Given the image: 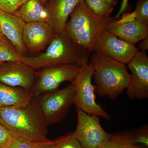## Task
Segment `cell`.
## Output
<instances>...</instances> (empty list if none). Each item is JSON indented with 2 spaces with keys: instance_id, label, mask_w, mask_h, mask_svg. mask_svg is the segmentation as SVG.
Masks as SVG:
<instances>
[{
  "instance_id": "1",
  "label": "cell",
  "mask_w": 148,
  "mask_h": 148,
  "mask_svg": "<svg viewBox=\"0 0 148 148\" xmlns=\"http://www.w3.org/2000/svg\"><path fill=\"white\" fill-rule=\"evenodd\" d=\"M89 53L74 42L65 30L56 35L44 52L34 56L20 55V59L34 70L61 65L83 67L88 64Z\"/></svg>"
},
{
  "instance_id": "2",
  "label": "cell",
  "mask_w": 148,
  "mask_h": 148,
  "mask_svg": "<svg viewBox=\"0 0 148 148\" xmlns=\"http://www.w3.org/2000/svg\"><path fill=\"white\" fill-rule=\"evenodd\" d=\"M0 123L18 137L34 142L47 140L48 125L35 99L23 108H0Z\"/></svg>"
},
{
  "instance_id": "3",
  "label": "cell",
  "mask_w": 148,
  "mask_h": 148,
  "mask_svg": "<svg viewBox=\"0 0 148 148\" xmlns=\"http://www.w3.org/2000/svg\"><path fill=\"white\" fill-rule=\"evenodd\" d=\"M95 83V93L116 100L129 85L130 74L125 64L104 56L94 53L90 58Z\"/></svg>"
},
{
  "instance_id": "4",
  "label": "cell",
  "mask_w": 148,
  "mask_h": 148,
  "mask_svg": "<svg viewBox=\"0 0 148 148\" xmlns=\"http://www.w3.org/2000/svg\"><path fill=\"white\" fill-rule=\"evenodd\" d=\"M70 16L65 31L74 42L90 53L101 32L115 18L95 14L84 0L76 6Z\"/></svg>"
},
{
  "instance_id": "5",
  "label": "cell",
  "mask_w": 148,
  "mask_h": 148,
  "mask_svg": "<svg viewBox=\"0 0 148 148\" xmlns=\"http://www.w3.org/2000/svg\"><path fill=\"white\" fill-rule=\"evenodd\" d=\"M75 86L73 83L62 89L44 94L37 99V103L47 125L64 120L73 104Z\"/></svg>"
},
{
  "instance_id": "6",
  "label": "cell",
  "mask_w": 148,
  "mask_h": 148,
  "mask_svg": "<svg viewBox=\"0 0 148 148\" xmlns=\"http://www.w3.org/2000/svg\"><path fill=\"white\" fill-rule=\"evenodd\" d=\"M82 67L76 65H61L40 69L36 72L34 84L30 90L32 98L36 99L46 93L58 89L65 82L73 83Z\"/></svg>"
},
{
  "instance_id": "7",
  "label": "cell",
  "mask_w": 148,
  "mask_h": 148,
  "mask_svg": "<svg viewBox=\"0 0 148 148\" xmlns=\"http://www.w3.org/2000/svg\"><path fill=\"white\" fill-rule=\"evenodd\" d=\"M93 71L90 64L82 67L73 83L75 86L73 104L76 108L88 114L111 119L110 116L98 104L95 100V86L92 84Z\"/></svg>"
},
{
  "instance_id": "8",
  "label": "cell",
  "mask_w": 148,
  "mask_h": 148,
  "mask_svg": "<svg viewBox=\"0 0 148 148\" xmlns=\"http://www.w3.org/2000/svg\"><path fill=\"white\" fill-rule=\"evenodd\" d=\"M77 123L74 135L82 148H102L110 134L101 126L99 116L76 108Z\"/></svg>"
},
{
  "instance_id": "9",
  "label": "cell",
  "mask_w": 148,
  "mask_h": 148,
  "mask_svg": "<svg viewBox=\"0 0 148 148\" xmlns=\"http://www.w3.org/2000/svg\"><path fill=\"white\" fill-rule=\"evenodd\" d=\"M139 51L130 43L103 29L93 45L92 52L127 65Z\"/></svg>"
},
{
  "instance_id": "10",
  "label": "cell",
  "mask_w": 148,
  "mask_h": 148,
  "mask_svg": "<svg viewBox=\"0 0 148 148\" xmlns=\"http://www.w3.org/2000/svg\"><path fill=\"white\" fill-rule=\"evenodd\" d=\"M127 65L131 72L126 88L127 97L132 100L148 99V57L146 52L138 51Z\"/></svg>"
},
{
  "instance_id": "11",
  "label": "cell",
  "mask_w": 148,
  "mask_h": 148,
  "mask_svg": "<svg viewBox=\"0 0 148 148\" xmlns=\"http://www.w3.org/2000/svg\"><path fill=\"white\" fill-rule=\"evenodd\" d=\"M36 78V71L21 62L0 64V82L31 90Z\"/></svg>"
},
{
  "instance_id": "12",
  "label": "cell",
  "mask_w": 148,
  "mask_h": 148,
  "mask_svg": "<svg viewBox=\"0 0 148 148\" xmlns=\"http://www.w3.org/2000/svg\"><path fill=\"white\" fill-rule=\"evenodd\" d=\"M55 36L47 23H26L23 31V40L30 56H34L45 50Z\"/></svg>"
},
{
  "instance_id": "13",
  "label": "cell",
  "mask_w": 148,
  "mask_h": 148,
  "mask_svg": "<svg viewBox=\"0 0 148 148\" xmlns=\"http://www.w3.org/2000/svg\"><path fill=\"white\" fill-rule=\"evenodd\" d=\"M105 30L111 34L135 45L148 37V25L136 19L118 20L115 18L106 26Z\"/></svg>"
},
{
  "instance_id": "14",
  "label": "cell",
  "mask_w": 148,
  "mask_h": 148,
  "mask_svg": "<svg viewBox=\"0 0 148 148\" xmlns=\"http://www.w3.org/2000/svg\"><path fill=\"white\" fill-rule=\"evenodd\" d=\"M26 23L13 14L0 10V30L3 34L12 43L18 53L28 56L27 48L23 40V33Z\"/></svg>"
},
{
  "instance_id": "15",
  "label": "cell",
  "mask_w": 148,
  "mask_h": 148,
  "mask_svg": "<svg viewBox=\"0 0 148 148\" xmlns=\"http://www.w3.org/2000/svg\"><path fill=\"white\" fill-rule=\"evenodd\" d=\"M83 0H50L47 3L48 24L55 35L65 31L68 18Z\"/></svg>"
},
{
  "instance_id": "16",
  "label": "cell",
  "mask_w": 148,
  "mask_h": 148,
  "mask_svg": "<svg viewBox=\"0 0 148 148\" xmlns=\"http://www.w3.org/2000/svg\"><path fill=\"white\" fill-rule=\"evenodd\" d=\"M32 100L30 90L0 82V108H23L28 106Z\"/></svg>"
},
{
  "instance_id": "17",
  "label": "cell",
  "mask_w": 148,
  "mask_h": 148,
  "mask_svg": "<svg viewBox=\"0 0 148 148\" xmlns=\"http://www.w3.org/2000/svg\"><path fill=\"white\" fill-rule=\"evenodd\" d=\"M13 14L21 18L26 23H48L46 7L43 5L40 0H27Z\"/></svg>"
},
{
  "instance_id": "18",
  "label": "cell",
  "mask_w": 148,
  "mask_h": 148,
  "mask_svg": "<svg viewBox=\"0 0 148 148\" xmlns=\"http://www.w3.org/2000/svg\"><path fill=\"white\" fill-rule=\"evenodd\" d=\"M102 148H146L135 144L131 132H123L115 134H110L108 140Z\"/></svg>"
},
{
  "instance_id": "19",
  "label": "cell",
  "mask_w": 148,
  "mask_h": 148,
  "mask_svg": "<svg viewBox=\"0 0 148 148\" xmlns=\"http://www.w3.org/2000/svg\"><path fill=\"white\" fill-rule=\"evenodd\" d=\"M21 62L17 49L1 32L0 33V63Z\"/></svg>"
},
{
  "instance_id": "20",
  "label": "cell",
  "mask_w": 148,
  "mask_h": 148,
  "mask_svg": "<svg viewBox=\"0 0 148 148\" xmlns=\"http://www.w3.org/2000/svg\"><path fill=\"white\" fill-rule=\"evenodd\" d=\"M88 6L98 16L102 17H110L114 10L105 0H84Z\"/></svg>"
},
{
  "instance_id": "21",
  "label": "cell",
  "mask_w": 148,
  "mask_h": 148,
  "mask_svg": "<svg viewBox=\"0 0 148 148\" xmlns=\"http://www.w3.org/2000/svg\"><path fill=\"white\" fill-rule=\"evenodd\" d=\"M55 148H82L73 132H68L55 140Z\"/></svg>"
},
{
  "instance_id": "22",
  "label": "cell",
  "mask_w": 148,
  "mask_h": 148,
  "mask_svg": "<svg viewBox=\"0 0 148 148\" xmlns=\"http://www.w3.org/2000/svg\"><path fill=\"white\" fill-rule=\"evenodd\" d=\"M134 13L136 20L148 25V0H138Z\"/></svg>"
},
{
  "instance_id": "23",
  "label": "cell",
  "mask_w": 148,
  "mask_h": 148,
  "mask_svg": "<svg viewBox=\"0 0 148 148\" xmlns=\"http://www.w3.org/2000/svg\"><path fill=\"white\" fill-rule=\"evenodd\" d=\"M18 136L0 123V148H9Z\"/></svg>"
},
{
  "instance_id": "24",
  "label": "cell",
  "mask_w": 148,
  "mask_h": 148,
  "mask_svg": "<svg viewBox=\"0 0 148 148\" xmlns=\"http://www.w3.org/2000/svg\"><path fill=\"white\" fill-rule=\"evenodd\" d=\"M27 0H0V10L13 14Z\"/></svg>"
},
{
  "instance_id": "25",
  "label": "cell",
  "mask_w": 148,
  "mask_h": 148,
  "mask_svg": "<svg viewBox=\"0 0 148 148\" xmlns=\"http://www.w3.org/2000/svg\"><path fill=\"white\" fill-rule=\"evenodd\" d=\"M133 142L136 145H142L143 147H148V129L146 126L135 132H131Z\"/></svg>"
},
{
  "instance_id": "26",
  "label": "cell",
  "mask_w": 148,
  "mask_h": 148,
  "mask_svg": "<svg viewBox=\"0 0 148 148\" xmlns=\"http://www.w3.org/2000/svg\"><path fill=\"white\" fill-rule=\"evenodd\" d=\"M36 142L18 137L9 148H34Z\"/></svg>"
},
{
  "instance_id": "27",
  "label": "cell",
  "mask_w": 148,
  "mask_h": 148,
  "mask_svg": "<svg viewBox=\"0 0 148 148\" xmlns=\"http://www.w3.org/2000/svg\"><path fill=\"white\" fill-rule=\"evenodd\" d=\"M55 140H47L42 142H36L34 148H55Z\"/></svg>"
},
{
  "instance_id": "28",
  "label": "cell",
  "mask_w": 148,
  "mask_h": 148,
  "mask_svg": "<svg viewBox=\"0 0 148 148\" xmlns=\"http://www.w3.org/2000/svg\"><path fill=\"white\" fill-rule=\"evenodd\" d=\"M128 6V0H122L121 5L120 8L118 13H117L116 16L115 18L116 19H118L120 17L121 14L124 13L126 9L127 8Z\"/></svg>"
},
{
  "instance_id": "29",
  "label": "cell",
  "mask_w": 148,
  "mask_h": 148,
  "mask_svg": "<svg viewBox=\"0 0 148 148\" xmlns=\"http://www.w3.org/2000/svg\"><path fill=\"white\" fill-rule=\"evenodd\" d=\"M138 49L145 52L148 50V37L141 41L138 46Z\"/></svg>"
},
{
  "instance_id": "30",
  "label": "cell",
  "mask_w": 148,
  "mask_h": 148,
  "mask_svg": "<svg viewBox=\"0 0 148 148\" xmlns=\"http://www.w3.org/2000/svg\"><path fill=\"white\" fill-rule=\"evenodd\" d=\"M111 6L114 7V6L116 5L119 0H105Z\"/></svg>"
},
{
  "instance_id": "31",
  "label": "cell",
  "mask_w": 148,
  "mask_h": 148,
  "mask_svg": "<svg viewBox=\"0 0 148 148\" xmlns=\"http://www.w3.org/2000/svg\"><path fill=\"white\" fill-rule=\"evenodd\" d=\"M41 3L43 5L46 6V5L47 3V0H40Z\"/></svg>"
},
{
  "instance_id": "32",
  "label": "cell",
  "mask_w": 148,
  "mask_h": 148,
  "mask_svg": "<svg viewBox=\"0 0 148 148\" xmlns=\"http://www.w3.org/2000/svg\"><path fill=\"white\" fill-rule=\"evenodd\" d=\"M1 30H0V33H1Z\"/></svg>"
},
{
  "instance_id": "33",
  "label": "cell",
  "mask_w": 148,
  "mask_h": 148,
  "mask_svg": "<svg viewBox=\"0 0 148 148\" xmlns=\"http://www.w3.org/2000/svg\"><path fill=\"white\" fill-rule=\"evenodd\" d=\"M2 63H0V64H2Z\"/></svg>"
},
{
  "instance_id": "34",
  "label": "cell",
  "mask_w": 148,
  "mask_h": 148,
  "mask_svg": "<svg viewBox=\"0 0 148 148\" xmlns=\"http://www.w3.org/2000/svg\"><path fill=\"white\" fill-rule=\"evenodd\" d=\"M50 1V0H48V1Z\"/></svg>"
}]
</instances>
